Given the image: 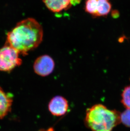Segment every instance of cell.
I'll list each match as a JSON object with an SVG mask.
<instances>
[{
	"label": "cell",
	"instance_id": "7c38bea8",
	"mask_svg": "<svg viewBox=\"0 0 130 131\" xmlns=\"http://www.w3.org/2000/svg\"><path fill=\"white\" fill-rule=\"evenodd\" d=\"M39 131H53V129H49L48 130H44V129H41Z\"/></svg>",
	"mask_w": 130,
	"mask_h": 131
},
{
	"label": "cell",
	"instance_id": "8fae6325",
	"mask_svg": "<svg viewBox=\"0 0 130 131\" xmlns=\"http://www.w3.org/2000/svg\"><path fill=\"white\" fill-rule=\"evenodd\" d=\"M120 120L125 126L130 128V109H127L120 114Z\"/></svg>",
	"mask_w": 130,
	"mask_h": 131
},
{
	"label": "cell",
	"instance_id": "8992f818",
	"mask_svg": "<svg viewBox=\"0 0 130 131\" xmlns=\"http://www.w3.org/2000/svg\"><path fill=\"white\" fill-rule=\"evenodd\" d=\"M12 103L11 95L6 93L0 87V119L6 116L11 111Z\"/></svg>",
	"mask_w": 130,
	"mask_h": 131
},
{
	"label": "cell",
	"instance_id": "52a82bcc",
	"mask_svg": "<svg viewBox=\"0 0 130 131\" xmlns=\"http://www.w3.org/2000/svg\"><path fill=\"white\" fill-rule=\"evenodd\" d=\"M46 6L51 11L59 13L68 9L72 0H43Z\"/></svg>",
	"mask_w": 130,
	"mask_h": 131
},
{
	"label": "cell",
	"instance_id": "9c48e42d",
	"mask_svg": "<svg viewBox=\"0 0 130 131\" xmlns=\"http://www.w3.org/2000/svg\"><path fill=\"white\" fill-rule=\"evenodd\" d=\"M98 0H87L85 3V11L94 17H97Z\"/></svg>",
	"mask_w": 130,
	"mask_h": 131
},
{
	"label": "cell",
	"instance_id": "277c9868",
	"mask_svg": "<svg viewBox=\"0 0 130 131\" xmlns=\"http://www.w3.org/2000/svg\"><path fill=\"white\" fill-rule=\"evenodd\" d=\"M55 63L52 57L43 55L38 57L33 64L35 73L41 77L48 76L54 71Z\"/></svg>",
	"mask_w": 130,
	"mask_h": 131
},
{
	"label": "cell",
	"instance_id": "30bf717a",
	"mask_svg": "<svg viewBox=\"0 0 130 131\" xmlns=\"http://www.w3.org/2000/svg\"><path fill=\"white\" fill-rule=\"evenodd\" d=\"M121 96L122 104L127 109H130V85L125 88Z\"/></svg>",
	"mask_w": 130,
	"mask_h": 131
},
{
	"label": "cell",
	"instance_id": "4fadbf2b",
	"mask_svg": "<svg viewBox=\"0 0 130 131\" xmlns=\"http://www.w3.org/2000/svg\"><path fill=\"white\" fill-rule=\"evenodd\" d=\"M76 1H78V0H76ZM72 1H73V0H72Z\"/></svg>",
	"mask_w": 130,
	"mask_h": 131
},
{
	"label": "cell",
	"instance_id": "7a4b0ae2",
	"mask_svg": "<svg viewBox=\"0 0 130 131\" xmlns=\"http://www.w3.org/2000/svg\"><path fill=\"white\" fill-rule=\"evenodd\" d=\"M120 113L102 104H96L87 110L85 125L91 131H112L121 123Z\"/></svg>",
	"mask_w": 130,
	"mask_h": 131
},
{
	"label": "cell",
	"instance_id": "ba28073f",
	"mask_svg": "<svg viewBox=\"0 0 130 131\" xmlns=\"http://www.w3.org/2000/svg\"><path fill=\"white\" fill-rule=\"evenodd\" d=\"M112 5L109 0H98L97 17L107 16L110 12Z\"/></svg>",
	"mask_w": 130,
	"mask_h": 131
},
{
	"label": "cell",
	"instance_id": "3957f363",
	"mask_svg": "<svg viewBox=\"0 0 130 131\" xmlns=\"http://www.w3.org/2000/svg\"><path fill=\"white\" fill-rule=\"evenodd\" d=\"M20 54L16 49L6 44L0 48V71L10 72L20 66L22 60Z\"/></svg>",
	"mask_w": 130,
	"mask_h": 131
},
{
	"label": "cell",
	"instance_id": "5b68a950",
	"mask_svg": "<svg viewBox=\"0 0 130 131\" xmlns=\"http://www.w3.org/2000/svg\"><path fill=\"white\" fill-rule=\"evenodd\" d=\"M69 103L67 99L60 95H57L51 99L48 104V110L52 115L62 116L65 115L69 110Z\"/></svg>",
	"mask_w": 130,
	"mask_h": 131
},
{
	"label": "cell",
	"instance_id": "6da1fadb",
	"mask_svg": "<svg viewBox=\"0 0 130 131\" xmlns=\"http://www.w3.org/2000/svg\"><path fill=\"white\" fill-rule=\"evenodd\" d=\"M43 37V30L38 21L28 18L17 23L7 35L6 44L23 56L38 47Z\"/></svg>",
	"mask_w": 130,
	"mask_h": 131
},
{
	"label": "cell",
	"instance_id": "5bb4252c",
	"mask_svg": "<svg viewBox=\"0 0 130 131\" xmlns=\"http://www.w3.org/2000/svg\"></svg>",
	"mask_w": 130,
	"mask_h": 131
}]
</instances>
